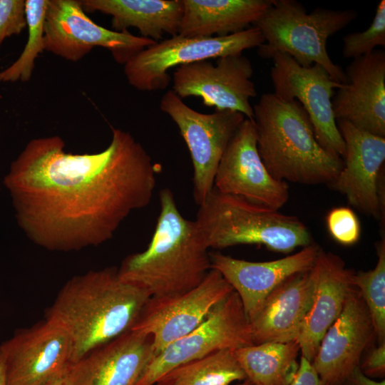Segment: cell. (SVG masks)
<instances>
[{
	"instance_id": "cell-1",
	"label": "cell",
	"mask_w": 385,
	"mask_h": 385,
	"mask_svg": "<svg viewBox=\"0 0 385 385\" xmlns=\"http://www.w3.org/2000/svg\"><path fill=\"white\" fill-rule=\"evenodd\" d=\"M111 131L99 153H66L63 139L52 135L31 140L11 163L4 184L34 244L61 252L99 245L149 205L157 165L128 132Z\"/></svg>"
},
{
	"instance_id": "cell-2",
	"label": "cell",
	"mask_w": 385,
	"mask_h": 385,
	"mask_svg": "<svg viewBox=\"0 0 385 385\" xmlns=\"http://www.w3.org/2000/svg\"><path fill=\"white\" fill-rule=\"evenodd\" d=\"M150 297L122 279L116 268L90 271L65 284L46 319L68 336L71 364L130 330Z\"/></svg>"
},
{
	"instance_id": "cell-3",
	"label": "cell",
	"mask_w": 385,
	"mask_h": 385,
	"mask_svg": "<svg viewBox=\"0 0 385 385\" xmlns=\"http://www.w3.org/2000/svg\"><path fill=\"white\" fill-rule=\"evenodd\" d=\"M160 213L148 247L128 255L120 277L150 297L178 294L198 285L211 270L209 248L195 221L180 212L169 188L160 191Z\"/></svg>"
},
{
	"instance_id": "cell-4",
	"label": "cell",
	"mask_w": 385,
	"mask_h": 385,
	"mask_svg": "<svg viewBox=\"0 0 385 385\" xmlns=\"http://www.w3.org/2000/svg\"><path fill=\"white\" fill-rule=\"evenodd\" d=\"M252 108L257 150L274 179L328 185L335 180L343 168V159L319 144L299 102L267 93Z\"/></svg>"
},
{
	"instance_id": "cell-5",
	"label": "cell",
	"mask_w": 385,
	"mask_h": 385,
	"mask_svg": "<svg viewBox=\"0 0 385 385\" xmlns=\"http://www.w3.org/2000/svg\"><path fill=\"white\" fill-rule=\"evenodd\" d=\"M195 221L209 249L262 245L289 253L312 244L307 227L297 217L215 188L199 205Z\"/></svg>"
},
{
	"instance_id": "cell-6",
	"label": "cell",
	"mask_w": 385,
	"mask_h": 385,
	"mask_svg": "<svg viewBox=\"0 0 385 385\" xmlns=\"http://www.w3.org/2000/svg\"><path fill=\"white\" fill-rule=\"evenodd\" d=\"M357 16L354 9L320 7L307 13L305 7L297 1L273 0L252 25L259 29L265 39L257 48V53L264 58H272L276 53H286L303 67L319 64L332 80L344 83V71L332 61L327 42Z\"/></svg>"
},
{
	"instance_id": "cell-7",
	"label": "cell",
	"mask_w": 385,
	"mask_h": 385,
	"mask_svg": "<svg viewBox=\"0 0 385 385\" xmlns=\"http://www.w3.org/2000/svg\"><path fill=\"white\" fill-rule=\"evenodd\" d=\"M265 42L258 28L252 26L240 32L222 36L185 37L180 35L156 42L124 64L128 83L142 91L163 90L169 85L168 71L185 64L242 51Z\"/></svg>"
},
{
	"instance_id": "cell-8",
	"label": "cell",
	"mask_w": 385,
	"mask_h": 385,
	"mask_svg": "<svg viewBox=\"0 0 385 385\" xmlns=\"http://www.w3.org/2000/svg\"><path fill=\"white\" fill-rule=\"evenodd\" d=\"M160 107L178 125L189 150L193 168V199L199 206L214 188L220 161L245 117L230 110H215L210 114L197 112L173 90L163 96Z\"/></svg>"
},
{
	"instance_id": "cell-9",
	"label": "cell",
	"mask_w": 385,
	"mask_h": 385,
	"mask_svg": "<svg viewBox=\"0 0 385 385\" xmlns=\"http://www.w3.org/2000/svg\"><path fill=\"white\" fill-rule=\"evenodd\" d=\"M252 344L250 322L233 291L198 327L155 354L136 385H153L172 369L216 351Z\"/></svg>"
},
{
	"instance_id": "cell-10",
	"label": "cell",
	"mask_w": 385,
	"mask_h": 385,
	"mask_svg": "<svg viewBox=\"0 0 385 385\" xmlns=\"http://www.w3.org/2000/svg\"><path fill=\"white\" fill-rule=\"evenodd\" d=\"M156 41L106 29L85 13L81 1L48 0L44 23V50L78 61L96 46L111 51L115 60L125 63Z\"/></svg>"
},
{
	"instance_id": "cell-11",
	"label": "cell",
	"mask_w": 385,
	"mask_h": 385,
	"mask_svg": "<svg viewBox=\"0 0 385 385\" xmlns=\"http://www.w3.org/2000/svg\"><path fill=\"white\" fill-rule=\"evenodd\" d=\"M217 270L184 292L150 297L130 330L151 336L154 356L198 327L213 309L233 292Z\"/></svg>"
},
{
	"instance_id": "cell-12",
	"label": "cell",
	"mask_w": 385,
	"mask_h": 385,
	"mask_svg": "<svg viewBox=\"0 0 385 385\" xmlns=\"http://www.w3.org/2000/svg\"><path fill=\"white\" fill-rule=\"evenodd\" d=\"M271 59L270 76L275 96L284 101L299 102L309 118L319 144L343 158L345 144L332 108L334 89L343 83L332 80L319 64L303 67L283 53H274Z\"/></svg>"
},
{
	"instance_id": "cell-13",
	"label": "cell",
	"mask_w": 385,
	"mask_h": 385,
	"mask_svg": "<svg viewBox=\"0 0 385 385\" xmlns=\"http://www.w3.org/2000/svg\"><path fill=\"white\" fill-rule=\"evenodd\" d=\"M252 74L250 61L242 54L218 58L215 65L201 61L175 68L173 91L182 99L200 97L207 107L239 112L253 119L250 101L257 91Z\"/></svg>"
},
{
	"instance_id": "cell-14",
	"label": "cell",
	"mask_w": 385,
	"mask_h": 385,
	"mask_svg": "<svg viewBox=\"0 0 385 385\" xmlns=\"http://www.w3.org/2000/svg\"><path fill=\"white\" fill-rule=\"evenodd\" d=\"M214 188L275 210L287 202V183L274 179L260 156L253 119L245 118L230 140L218 165Z\"/></svg>"
},
{
	"instance_id": "cell-15",
	"label": "cell",
	"mask_w": 385,
	"mask_h": 385,
	"mask_svg": "<svg viewBox=\"0 0 385 385\" xmlns=\"http://www.w3.org/2000/svg\"><path fill=\"white\" fill-rule=\"evenodd\" d=\"M345 144L344 165L329 185L344 195L348 202L376 219L384 213L382 173L385 162V138L369 133L352 124L337 120Z\"/></svg>"
},
{
	"instance_id": "cell-16",
	"label": "cell",
	"mask_w": 385,
	"mask_h": 385,
	"mask_svg": "<svg viewBox=\"0 0 385 385\" xmlns=\"http://www.w3.org/2000/svg\"><path fill=\"white\" fill-rule=\"evenodd\" d=\"M8 385H42L64 374L71 364L68 336L46 319L19 331L0 345Z\"/></svg>"
},
{
	"instance_id": "cell-17",
	"label": "cell",
	"mask_w": 385,
	"mask_h": 385,
	"mask_svg": "<svg viewBox=\"0 0 385 385\" xmlns=\"http://www.w3.org/2000/svg\"><path fill=\"white\" fill-rule=\"evenodd\" d=\"M375 339L371 317L354 285L340 314L324 335L312 366L326 385H341L359 366Z\"/></svg>"
},
{
	"instance_id": "cell-18",
	"label": "cell",
	"mask_w": 385,
	"mask_h": 385,
	"mask_svg": "<svg viewBox=\"0 0 385 385\" xmlns=\"http://www.w3.org/2000/svg\"><path fill=\"white\" fill-rule=\"evenodd\" d=\"M344 74L346 82L332 98L336 120L385 138L384 50L354 58Z\"/></svg>"
},
{
	"instance_id": "cell-19",
	"label": "cell",
	"mask_w": 385,
	"mask_h": 385,
	"mask_svg": "<svg viewBox=\"0 0 385 385\" xmlns=\"http://www.w3.org/2000/svg\"><path fill=\"white\" fill-rule=\"evenodd\" d=\"M154 356L151 336L128 330L68 366L66 385H136Z\"/></svg>"
},
{
	"instance_id": "cell-20",
	"label": "cell",
	"mask_w": 385,
	"mask_h": 385,
	"mask_svg": "<svg viewBox=\"0 0 385 385\" xmlns=\"http://www.w3.org/2000/svg\"><path fill=\"white\" fill-rule=\"evenodd\" d=\"M319 249L312 243L295 254L267 262H250L210 252V260L211 269L218 271L239 295L250 322L276 287L312 267Z\"/></svg>"
},
{
	"instance_id": "cell-21",
	"label": "cell",
	"mask_w": 385,
	"mask_h": 385,
	"mask_svg": "<svg viewBox=\"0 0 385 385\" xmlns=\"http://www.w3.org/2000/svg\"><path fill=\"white\" fill-rule=\"evenodd\" d=\"M314 281L311 307L297 339L302 356L312 363L321 341L342 311L354 287V272L342 259L319 250L311 269Z\"/></svg>"
},
{
	"instance_id": "cell-22",
	"label": "cell",
	"mask_w": 385,
	"mask_h": 385,
	"mask_svg": "<svg viewBox=\"0 0 385 385\" xmlns=\"http://www.w3.org/2000/svg\"><path fill=\"white\" fill-rule=\"evenodd\" d=\"M311 269L287 278L267 295L250 320L254 344L297 341L312 302Z\"/></svg>"
},
{
	"instance_id": "cell-23",
	"label": "cell",
	"mask_w": 385,
	"mask_h": 385,
	"mask_svg": "<svg viewBox=\"0 0 385 385\" xmlns=\"http://www.w3.org/2000/svg\"><path fill=\"white\" fill-rule=\"evenodd\" d=\"M273 0H183L178 35L222 36L253 25Z\"/></svg>"
},
{
	"instance_id": "cell-24",
	"label": "cell",
	"mask_w": 385,
	"mask_h": 385,
	"mask_svg": "<svg viewBox=\"0 0 385 385\" xmlns=\"http://www.w3.org/2000/svg\"><path fill=\"white\" fill-rule=\"evenodd\" d=\"M84 11H99L112 17L115 31L138 29L141 36L158 41L163 34H178L183 0H82Z\"/></svg>"
},
{
	"instance_id": "cell-25",
	"label": "cell",
	"mask_w": 385,
	"mask_h": 385,
	"mask_svg": "<svg viewBox=\"0 0 385 385\" xmlns=\"http://www.w3.org/2000/svg\"><path fill=\"white\" fill-rule=\"evenodd\" d=\"M297 341L265 342L233 350L246 379L254 385H289L299 367Z\"/></svg>"
},
{
	"instance_id": "cell-26",
	"label": "cell",
	"mask_w": 385,
	"mask_h": 385,
	"mask_svg": "<svg viewBox=\"0 0 385 385\" xmlns=\"http://www.w3.org/2000/svg\"><path fill=\"white\" fill-rule=\"evenodd\" d=\"M233 350H218L182 364L159 381L166 385H230L236 381H242L246 376Z\"/></svg>"
},
{
	"instance_id": "cell-27",
	"label": "cell",
	"mask_w": 385,
	"mask_h": 385,
	"mask_svg": "<svg viewBox=\"0 0 385 385\" xmlns=\"http://www.w3.org/2000/svg\"><path fill=\"white\" fill-rule=\"evenodd\" d=\"M48 0H25L28 39L19 57L0 71V82H27L32 76L35 61L44 50V23Z\"/></svg>"
},
{
	"instance_id": "cell-28",
	"label": "cell",
	"mask_w": 385,
	"mask_h": 385,
	"mask_svg": "<svg viewBox=\"0 0 385 385\" xmlns=\"http://www.w3.org/2000/svg\"><path fill=\"white\" fill-rule=\"evenodd\" d=\"M374 269L354 273L353 280L369 310L378 344L385 342V239L377 245Z\"/></svg>"
},
{
	"instance_id": "cell-29",
	"label": "cell",
	"mask_w": 385,
	"mask_h": 385,
	"mask_svg": "<svg viewBox=\"0 0 385 385\" xmlns=\"http://www.w3.org/2000/svg\"><path fill=\"white\" fill-rule=\"evenodd\" d=\"M342 54L356 58L367 55L376 46H385V1L378 4L370 26L364 31L348 34L343 38Z\"/></svg>"
},
{
	"instance_id": "cell-30",
	"label": "cell",
	"mask_w": 385,
	"mask_h": 385,
	"mask_svg": "<svg viewBox=\"0 0 385 385\" xmlns=\"http://www.w3.org/2000/svg\"><path fill=\"white\" fill-rule=\"evenodd\" d=\"M326 222L330 235L342 245H354L360 237L359 221L354 211L349 207L333 208L328 213Z\"/></svg>"
},
{
	"instance_id": "cell-31",
	"label": "cell",
	"mask_w": 385,
	"mask_h": 385,
	"mask_svg": "<svg viewBox=\"0 0 385 385\" xmlns=\"http://www.w3.org/2000/svg\"><path fill=\"white\" fill-rule=\"evenodd\" d=\"M26 26L25 0H0V46L6 38Z\"/></svg>"
},
{
	"instance_id": "cell-32",
	"label": "cell",
	"mask_w": 385,
	"mask_h": 385,
	"mask_svg": "<svg viewBox=\"0 0 385 385\" xmlns=\"http://www.w3.org/2000/svg\"><path fill=\"white\" fill-rule=\"evenodd\" d=\"M360 371L367 377L384 379L385 376V342L377 346H370L360 359Z\"/></svg>"
},
{
	"instance_id": "cell-33",
	"label": "cell",
	"mask_w": 385,
	"mask_h": 385,
	"mask_svg": "<svg viewBox=\"0 0 385 385\" xmlns=\"http://www.w3.org/2000/svg\"><path fill=\"white\" fill-rule=\"evenodd\" d=\"M289 385H326L310 361L301 356L297 371Z\"/></svg>"
},
{
	"instance_id": "cell-34",
	"label": "cell",
	"mask_w": 385,
	"mask_h": 385,
	"mask_svg": "<svg viewBox=\"0 0 385 385\" xmlns=\"http://www.w3.org/2000/svg\"><path fill=\"white\" fill-rule=\"evenodd\" d=\"M341 385H385V381L370 379L366 376L359 367H356Z\"/></svg>"
},
{
	"instance_id": "cell-35",
	"label": "cell",
	"mask_w": 385,
	"mask_h": 385,
	"mask_svg": "<svg viewBox=\"0 0 385 385\" xmlns=\"http://www.w3.org/2000/svg\"><path fill=\"white\" fill-rule=\"evenodd\" d=\"M0 385H8L7 381H6L4 361L1 354H0Z\"/></svg>"
},
{
	"instance_id": "cell-36",
	"label": "cell",
	"mask_w": 385,
	"mask_h": 385,
	"mask_svg": "<svg viewBox=\"0 0 385 385\" xmlns=\"http://www.w3.org/2000/svg\"><path fill=\"white\" fill-rule=\"evenodd\" d=\"M42 385H66L64 374L54 377Z\"/></svg>"
},
{
	"instance_id": "cell-37",
	"label": "cell",
	"mask_w": 385,
	"mask_h": 385,
	"mask_svg": "<svg viewBox=\"0 0 385 385\" xmlns=\"http://www.w3.org/2000/svg\"><path fill=\"white\" fill-rule=\"evenodd\" d=\"M237 385H254L252 382H250L248 379H245L242 381L240 383L237 384Z\"/></svg>"
},
{
	"instance_id": "cell-38",
	"label": "cell",
	"mask_w": 385,
	"mask_h": 385,
	"mask_svg": "<svg viewBox=\"0 0 385 385\" xmlns=\"http://www.w3.org/2000/svg\"><path fill=\"white\" fill-rule=\"evenodd\" d=\"M153 385H166V384L161 381H158Z\"/></svg>"
}]
</instances>
